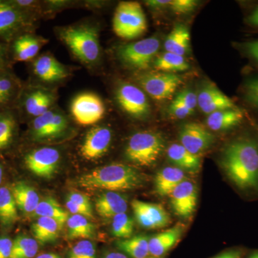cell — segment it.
<instances>
[{
	"label": "cell",
	"mask_w": 258,
	"mask_h": 258,
	"mask_svg": "<svg viewBox=\"0 0 258 258\" xmlns=\"http://www.w3.org/2000/svg\"><path fill=\"white\" fill-rule=\"evenodd\" d=\"M221 165L229 179L241 189H258V144L240 138L224 149Z\"/></svg>",
	"instance_id": "cell-1"
},
{
	"label": "cell",
	"mask_w": 258,
	"mask_h": 258,
	"mask_svg": "<svg viewBox=\"0 0 258 258\" xmlns=\"http://www.w3.org/2000/svg\"><path fill=\"white\" fill-rule=\"evenodd\" d=\"M77 183L85 189L118 192L140 187L143 184L144 177L132 166L112 164L83 174L78 179Z\"/></svg>",
	"instance_id": "cell-2"
},
{
	"label": "cell",
	"mask_w": 258,
	"mask_h": 258,
	"mask_svg": "<svg viewBox=\"0 0 258 258\" xmlns=\"http://www.w3.org/2000/svg\"><path fill=\"white\" fill-rule=\"evenodd\" d=\"M57 35L75 57L86 64H93L101 57L99 32L96 27L81 25L57 28Z\"/></svg>",
	"instance_id": "cell-3"
},
{
	"label": "cell",
	"mask_w": 258,
	"mask_h": 258,
	"mask_svg": "<svg viewBox=\"0 0 258 258\" xmlns=\"http://www.w3.org/2000/svg\"><path fill=\"white\" fill-rule=\"evenodd\" d=\"M165 149V141L160 134L139 132L129 138L125 149L127 160L137 166L154 165Z\"/></svg>",
	"instance_id": "cell-4"
},
{
	"label": "cell",
	"mask_w": 258,
	"mask_h": 258,
	"mask_svg": "<svg viewBox=\"0 0 258 258\" xmlns=\"http://www.w3.org/2000/svg\"><path fill=\"white\" fill-rule=\"evenodd\" d=\"M115 35L125 40L142 36L147 30V21L142 5L137 2H121L113 19Z\"/></svg>",
	"instance_id": "cell-5"
},
{
	"label": "cell",
	"mask_w": 258,
	"mask_h": 258,
	"mask_svg": "<svg viewBox=\"0 0 258 258\" xmlns=\"http://www.w3.org/2000/svg\"><path fill=\"white\" fill-rule=\"evenodd\" d=\"M35 20L10 0H0V42L8 44L20 34L31 31Z\"/></svg>",
	"instance_id": "cell-6"
},
{
	"label": "cell",
	"mask_w": 258,
	"mask_h": 258,
	"mask_svg": "<svg viewBox=\"0 0 258 258\" xmlns=\"http://www.w3.org/2000/svg\"><path fill=\"white\" fill-rule=\"evenodd\" d=\"M160 41L157 37H151L118 47L117 55L125 66L139 71L150 67L157 57Z\"/></svg>",
	"instance_id": "cell-7"
},
{
	"label": "cell",
	"mask_w": 258,
	"mask_h": 258,
	"mask_svg": "<svg viewBox=\"0 0 258 258\" xmlns=\"http://www.w3.org/2000/svg\"><path fill=\"white\" fill-rule=\"evenodd\" d=\"M55 93L46 88L24 86L15 110L18 117L36 118L46 113L55 104Z\"/></svg>",
	"instance_id": "cell-8"
},
{
	"label": "cell",
	"mask_w": 258,
	"mask_h": 258,
	"mask_svg": "<svg viewBox=\"0 0 258 258\" xmlns=\"http://www.w3.org/2000/svg\"><path fill=\"white\" fill-rule=\"evenodd\" d=\"M137 82L139 88L153 99L161 101L169 99L181 86V76L164 72H147L139 75Z\"/></svg>",
	"instance_id": "cell-9"
},
{
	"label": "cell",
	"mask_w": 258,
	"mask_h": 258,
	"mask_svg": "<svg viewBox=\"0 0 258 258\" xmlns=\"http://www.w3.org/2000/svg\"><path fill=\"white\" fill-rule=\"evenodd\" d=\"M115 98L125 113L137 119H144L151 113V106L142 88L129 83H122L117 87Z\"/></svg>",
	"instance_id": "cell-10"
},
{
	"label": "cell",
	"mask_w": 258,
	"mask_h": 258,
	"mask_svg": "<svg viewBox=\"0 0 258 258\" xmlns=\"http://www.w3.org/2000/svg\"><path fill=\"white\" fill-rule=\"evenodd\" d=\"M71 113L79 124L86 126L98 123L104 116L106 107L98 95L82 93L71 102Z\"/></svg>",
	"instance_id": "cell-11"
},
{
	"label": "cell",
	"mask_w": 258,
	"mask_h": 258,
	"mask_svg": "<svg viewBox=\"0 0 258 258\" xmlns=\"http://www.w3.org/2000/svg\"><path fill=\"white\" fill-rule=\"evenodd\" d=\"M23 161L32 174L38 177L50 179L58 169L60 154L55 148H39L27 153Z\"/></svg>",
	"instance_id": "cell-12"
},
{
	"label": "cell",
	"mask_w": 258,
	"mask_h": 258,
	"mask_svg": "<svg viewBox=\"0 0 258 258\" xmlns=\"http://www.w3.org/2000/svg\"><path fill=\"white\" fill-rule=\"evenodd\" d=\"M47 42L46 39L34 35L31 32L20 34L8 43L11 63L35 60Z\"/></svg>",
	"instance_id": "cell-13"
},
{
	"label": "cell",
	"mask_w": 258,
	"mask_h": 258,
	"mask_svg": "<svg viewBox=\"0 0 258 258\" xmlns=\"http://www.w3.org/2000/svg\"><path fill=\"white\" fill-rule=\"evenodd\" d=\"M180 144L195 155L208 150L215 143V137L200 123L191 122L183 125L179 132Z\"/></svg>",
	"instance_id": "cell-14"
},
{
	"label": "cell",
	"mask_w": 258,
	"mask_h": 258,
	"mask_svg": "<svg viewBox=\"0 0 258 258\" xmlns=\"http://www.w3.org/2000/svg\"><path fill=\"white\" fill-rule=\"evenodd\" d=\"M132 207L137 222L144 228L156 230L170 225V216L160 205L135 200Z\"/></svg>",
	"instance_id": "cell-15"
},
{
	"label": "cell",
	"mask_w": 258,
	"mask_h": 258,
	"mask_svg": "<svg viewBox=\"0 0 258 258\" xmlns=\"http://www.w3.org/2000/svg\"><path fill=\"white\" fill-rule=\"evenodd\" d=\"M112 132L108 127L98 125L86 134L81 147V155L88 161L98 160L111 147Z\"/></svg>",
	"instance_id": "cell-16"
},
{
	"label": "cell",
	"mask_w": 258,
	"mask_h": 258,
	"mask_svg": "<svg viewBox=\"0 0 258 258\" xmlns=\"http://www.w3.org/2000/svg\"><path fill=\"white\" fill-rule=\"evenodd\" d=\"M173 211L181 218L189 217L198 205V189L197 185L186 179L178 185L169 195Z\"/></svg>",
	"instance_id": "cell-17"
},
{
	"label": "cell",
	"mask_w": 258,
	"mask_h": 258,
	"mask_svg": "<svg viewBox=\"0 0 258 258\" xmlns=\"http://www.w3.org/2000/svg\"><path fill=\"white\" fill-rule=\"evenodd\" d=\"M32 72L37 79L47 83L60 82L69 75L67 68L50 54L37 56L32 60Z\"/></svg>",
	"instance_id": "cell-18"
},
{
	"label": "cell",
	"mask_w": 258,
	"mask_h": 258,
	"mask_svg": "<svg viewBox=\"0 0 258 258\" xmlns=\"http://www.w3.org/2000/svg\"><path fill=\"white\" fill-rule=\"evenodd\" d=\"M198 96V106L205 114L237 108L235 103L212 83L205 85Z\"/></svg>",
	"instance_id": "cell-19"
},
{
	"label": "cell",
	"mask_w": 258,
	"mask_h": 258,
	"mask_svg": "<svg viewBox=\"0 0 258 258\" xmlns=\"http://www.w3.org/2000/svg\"><path fill=\"white\" fill-rule=\"evenodd\" d=\"M23 87L12 69L0 72V111L15 109Z\"/></svg>",
	"instance_id": "cell-20"
},
{
	"label": "cell",
	"mask_w": 258,
	"mask_h": 258,
	"mask_svg": "<svg viewBox=\"0 0 258 258\" xmlns=\"http://www.w3.org/2000/svg\"><path fill=\"white\" fill-rule=\"evenodd\" d=\"M95 208L103 218H113L128 210V199L116 191H106L96 199Z\"/></svg>",
	"instance_id": "cell-21"
},
{
	"label": "cell",
	"mask_w": 258,
	"mask_h": 258,
	"mask_svg": "<svg viewBox=\"0 0 258 258\" xmlns=\"http://www.w3.org/2000/svg\"><path fill=\"white\" fill-rule=\"evenodd\" d=\"M184 227L176 225L153 236L149 240V254L160 257L176 245L183 234Z\"/></svg>",
	"instance_id": "cell-22"
},
{
	"label": "cell",
	"mask_w": 258,
	"mask_h": 258,
	"mask_svg": "<svg viewBox=\"0 0 258 258\" xmlns=\"http://www.w3.org/2000/svg\"><path fill=\"white\" fill-rule=\"evenodd\" d=\"M10 189L18 210L25 215H33L40 201L36 190L24 181L15 183Z\"/></svg>",
	"instance_id": "cell-23"
},
{
	"label": "cell",
	"mask_w": 258,
	"mask_h": 258,
	"mask_svg": "<svg viewBox=\"0 0 258 258\" xmlns=\"http://www.w3.org/2000/svg\"><path fill=\"white\" fill-rule=\"evenodd\" d=\"M186 179L184 171L176 166H167L156 174L154 187L160 196H169L173 190Z\"/></svg>",
	"instance_id": "cell-24"
},
{
	"label": "cell",
	"mask_w": 258,
	"mask_h": 258,
	"mask_svg": "<svg viewBox=\"0 0 258 258\" xmlns=\"http://www.w3.org/2000/svg\"><path fill=\"white\" fill-rule=\"evenodd\" d=\"M169 160L184 171L190 173L198 172L201 166L200 155H195L185 149L181 144H173L167 149Z\"/></svg>",
	"instance_id": "cell-25"
},
{
	"label": "cell",
	"mask_w": 258,
	"mask_h": 258,
	"mask_svg": "<svg viewBox=\"0 0 258 258\" xmlns=\"http://www.w3.org/2000/svg\"><path fill=\"white\" fill-rule=\"evenodd\" d=\"M243 118V112L235 108L214 112L208 115L206 123L213 132H225L240 124Z\"/></svg>",
	"instance_id": "cell-26"
},
{
	"label": "cell",
	"mask_w": 258,
	"mask_h": 258,
	"mask_svg": "<svg viewBox=\"0 0 258 258\" xmlns=\"http://www.w3.org/2000/svg\"><path fill=\"white\" fill-rule=\"evenodd\" d=\"M63 225L49 217H40L32 225V235L39 244L54 242L60 235Z\"/></svg>",
	"instance_id": "cell-27"
},
{
	"label": "cell",
	"mask_w": 258,
	"mask_h": 258,
	"mask_svg": "<svg viewBox=\"0 0 258 258\" xmlns=\"http://www.w3.org/2000/svg\"><path fill=\"white\" fill-rule=\"evenodd\" d=\"M18 118L15 109L0 111V152L8 150L14 144Z\"/></svg>",
	"instance_id": "cell-28"
},
{
	"label": "cell",
	"mask_w": 258,
	"mask_h": 258,
	"mask_svg": "<svg viewBox=\"0 0 258 258\" xmlns=\"http://www.w3.org/2000/svg\"><path fill=\"white\" fill-rule=\"evenodd\" d=\"M190 46L189 29L183 24H176L164 42L165 52L183 56L187 53Z\"/></svg>",
	"instance_id": "cell-29"
},
{
	"label": "cell",
	"mask_w": 258,
	"mask_h": 258,
	"mask_svg": "<svg viewBox=\"0 0 258 258\" xmlns=\"http://www.w3.org/2000/svg\"><path fill=\"white\" fill-rule=\"evenodd\" d=\"M18 210L11 189L8 186L0 187V224L8 227L16 223Z\"/></svg>",
	"instance_id": "cell-30"
},
{
	"label": "cell",
	"mask_w": 258,
	"mask_h": 258,
	"mask_svg": "<svg viewBox=\"0 0 258 258\" xmlns=\"http://www.w3.org/2000/svg\"><path fill=\"white\" fill-rule=\"evenodd\" d=\"M69 240L89 239L95 234V225L87 217L79 215H72L66 222Z\"/></svg>",
	"instance_id": "cell-31"
},
{
	"label": "cell",
	"mask_w": 258,
	"mask_h": 258,
	"mask_svg": "<svg viewBox=\"0 0 258 258\" xmlns=\"http://www.w3.org/2000/svg\"><path fill=\"white\" fill-rule=\"evenodd\" d=\"M149 240L147 236L137 235L118 240L115 245L129 257L147 258L149 254Z\"/></svg>",
	"instance_id": "cell-32"
},
{
	"label": "cell",
	"mask_w": 258,
	"mask_h": 258,
	"mask_svg": "<svg viewBox=\"0 0 258 258\" xmlns=\"http://www.w3.org/2000/svg\"><path fill=\"white\" fill-rule=\"evenodd\" d=\"M32 216L49 217L60 222L63 226L70 217L69 212L60 206L57 200L50 197L40 201Z\"/></svg>",
	"instance_id": "cell-33"
},
{
	"label": "cell",
	"mask_w": 258,
	"mask_h": 258,
	"mask_svg": "<svg viewBox=\"0 0 258 258\" xmlns=\"http://www.w3.org/2000/svg\"><path fill=\"white\" fill-rule=\"evenodd\" d=\"M154 67L159 72L174 74L182 72L189 69V64L183 56L165 52L154 60Z\"/></svg>",
	"instance_id": "cell-34"
},
{
	"label": "cell",
	"mask_w": 258,
	"mask_h": 258,
	"mask_svg": "<svg viewBox=\"0 0 258 258\" xmlns=\"http://www.w3.org/2000/svg\"><path fill=\"white\" fill-rule=\"evenodd\" d=\"M39 243L35 238L25 235H18L13 240L10 258H33L38 252Z\"/></svg>",
	"instance_id": "cell-35"
},
{
	"label": "cell",
	"mask_w": 258,
	"mask_h": 258,
	"mask_svg": "<svg viewBox=\"0 0 258 258\" xmlns=\"http://www.w3.org/2000/svg\"><path fill=\"white\" fill-rule=\"evenodd\" d=\"M134 220L125 213L119 214L113 217L112 221V234L117 238L128 239L132 237L134 233Z\"/></svg>",
	"instance_id": "cell-36"
},
{
	"label": "cell",
	"mask_w": 258,
	"mask_h": 258,
	"mask_svg": "<svg viewBox=\"0 0 258 258\" xmlns=\"http://www.w3.org/2000/svg\"><path fill=\"white\" fill-rule=\"evenodd\" d=\"M69 258H96V245L91 241H79L70 249Z\"/></svg>",
	"instance_id": "cell-37"
},
{
	"label": "cell",
	"mask_w": 258,
	"mask_h": 258,
	"mask_svg": "<svg viewBox=\"0 0 258 258\" xmlns=\"http://www.w3.org/2000/svg\"><path fill=\"white\" fill-rule=\"evenodd\" d=\"M198 2L195 0H171L169 9L177 15H186L196 9Z\"/></svg>",
	"instance_id": "cell-38"
},
{
	"label": "cell",
	"mask_w": 258,
	"mask_h": 258,
	"mask_svg": "<svg viewBox=\"0 0 258 258\" xmlns=\"http://www.w3.org/2000/svg\"><path fill=\"white\" fill-rule=\"evenodd\" d=\"M176 100L182 103L186 108L194 113L198 106V96L191 90L185 89L178 93Z\"/></svg>",
	"instance_id": "cell-39"
},
{
	"label": "cell",
	"mask_w": 258,
	"mask_h": 258,
	"mask_svg": "<svg viewBox=\"0 0 258 258\" xmlns=\"http://www.w3.org/2000/svg\"><path fill=\"white\" fill-rule=\"evenodd\" d=\"M245 96L249 103L258 108V78L249 80L246 83Z\"/></svg>",
	"instance_id": "cell-40"
},
{
	"label": "cell",
	"mask_w": 258,
	"mask_h": 258,
	"mask_svg": "<svg viewBox=\"0 0 258 258\" xmlns=\"http://www.w3.org/2000/svg\"><path fill=\"white\" fill-rule=\"evenodd\" d=\"M169 113L173 117L177 118H184L185 117L189 116L193 113L192 112L189 111L182 103H180L175 98H174V101L171 102L170 106L169 107Z\"/></svg>",
	"instance_id": "cell-41"
},
{
	"label": "cell",
	"mask_w": 258,
	"mask_h": 258,
	"mask_svg": "<svg viewBox=\"0 0 258 258\" xmlns=\"http://www.w3.org/2000/svg\"><path fill=\"white\" fill-rule=\"evenodd\" d=\"M67 199L72 201L73 203L77 204L80 207L84 208L85 210L91 212V213H93L92 205H91L89 198L86 195L74 191V192L70 194Z\"/></svg>",
	"instance_id": "cell-42"
},
{
	"label": "cell",
	"mask_w": 258,
	"mask_h": 258,
	"mask_svg": "<svg viewBox=\"0 0 258 258\" xmlns=\"http://www.w3.org/2000/svg\"><path fill=\"white\" fill-rule=\"evenodd\" d=\"M11 61L8 50V44L0 42V72L12 69Z\"/></svg>",
	"instance_id": "cell-43"
},
{
	"label": "cell",
	"mask_w": 258,
	"mask_h": 258,
	"mask_svg": "<svg viewBox=\"0 0 258 258\" xmlns=\"http://www.w3.org/2000/svg\"><path fill=\"white\" fill-rule=\"evenodd\" d=\"M13 240L8 236L0 237V258H10Z\"/></svg>",
	"instance_id": "cell-44"
},
{
	"label": "cell",
	"mask_w": 258,
	"mask_h": 258,
	"mask_svg": "<svg viewBox=\"0 0 258 258\" xmlns=\"http://www.w3.org/2000/svg\"><path fill=\"white\" fill-rule=\"evenodd\" d=\"M66 207L67 210H69L71 213H72L73 215H83V216L87 217V218H93V213L87 211V210H85L84 208L80 207L77 204L73 203L72 201L68 200V199L66 200Z\"/></svg>",
	"instance_id": "cell-45"
},
{
	"label": "cell",
	"mask_w": 258,
	"mask_h": 258,
	"mask_svg": "<svg viewBox=\"0 0 258 258\" xmlns=\"http://www.w3.org/2000/svg\"><path fill=\"white\" fill-rule=\"evenodd\" d=\"M171 0H149L146 1V5L153 9H163L169 7Z\"/></svg>",
	"instance_id": "cell-46"
},
{
	"label": "cell",
	"mask_w": 258,
	"mask_h": 258,
	"mask_svg": "<svg viewBox=\"0 0 258 258\" xmlns=\"http://www.w3.org/2000/svg\"><path fill=\"white\" fill-rule=\"evenodd\" d=\"M246 49L251 57L258 62V40L247 42L246 44Z\"/></svg>",
	"instance_id": "cell-47"
},
{
	"label": "cell",
	"mask_w": 258,
	"mask_h": 258,
	"mask_svg": "<svg viewBox=\"0 0 258 258\" xmlns=\"http://www.w3.org/2000/svg\"><path fill=\"white\" fill-rule=\"evenodd\" d=\"M213 258H241V252L240 251L233 249L222 252Z\"/></svg>",
	"instance_id": "cell-48"
},
{
	"label": "cell",
	"mask_w": 258,
	"mask_h": 258,
	"mask_svg": "<svg viewBox=\"0 0 258 258\" xmlns=\"http://www.w3.org/2000/svg\"><path fill=\"white\" fill-rule=\"evenodd\" d=\"M248 23L253 26L258 27V6L248 17Z\"/></svg>",
	"instance_id": "cell-49"
},
{
	"label": "cell",
	"mask_w": 258,
	"mask_h": 258,
	"mask_svg": "<svg viewBox=\"0 0 258 258\" xmlns=\"http://www.w3.org/2000/svg\"><path fill=\"white\" fill-rule=\"evenodd\" d=\"M103 258H128V257L120 252H111L105 254Z\"/></svg>",
	"instance_id": "cell-50"
},
{
	"label": "cell",
	"mask_w": 258,
	"mask_h": 258,
	"mask_svg": "<svg viewBox=\"0 0 258 258\" xmlns=\"http://www.w3.org/2000/svg\"><path fill=\"white\" fill-rule=\"evenodd\" d=\"M35 258H61L58 254L55 253H42L39 254Z\"/></svg>",
	"instance_id": "cell-51"
},
{
	"label": "cell",
	"mask_w": 258,
	"mask_h": 258,
	"mask_svg": "<svg viewBox=\"0 0 258 258\" xmlns=\"http://www.w3.org/2000/svg\"><path fill=\"white\" fill-rule=\"evenodd\" d=\"M3 176H4V168H3V166L0 164V185H1L2 182H3Z\"/></svg>",
	"instance_id": "cell-52"
},
{
	"label": "cell",
	"mask_w": 258,
	"mask_h": 258,
	"mask_svg": "<svg viewBox=\"0 0 258 258\" xmlns=\"http://www.w3.org/2000/svg\"><path fill=\"white\" fill-rule=\"evenodd\" d=\"M248 258H258V251L251 254L249 256Z\"/></svg>",
	"instance_id": "cell-53"
},
{
	"label": "cell",
	"mask_w": 258,
	"mask_h": 258,
	"mask_svg": "<svg viewBox=\"0 0 258 258\" xmlns=\"http://www.w3.org/2000/svg\"><path fill=\"white\" fill-rule=\"evenodd\" d=\"M147 258H160V257H153V256H152V257H147Z\"/></svg>",
	"instance_id": "cell-54"
}]
</instances>
